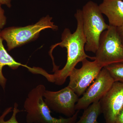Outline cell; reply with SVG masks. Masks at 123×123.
<instances>
[{"label": "cell", "mask_w": 123, "mask_h": 123, "mask_svg": "<svg viewBox=\"0 0 123 123\" xmlns=\"http://www.w3.org/2000/svg\"><path fill=\"white\" fill-rule=\"evenodd\" d=\"M81 62L80 68H75L70 73L68 86L78 97L84 94L103 68L95 60L91 62L86 59Z\"/></svg>", "instance_id": "52a82bcc"}, {"label": "cell", "mask_w": 123, "mask_h": 123, "mask_svg": "<svg viewBox=\"0 0 123 123\" xmlns=\"http://www.w3.org/2000/svg\"><path fill=\"white\" fill-rule=\"evenodd\" d=\"M98 6L101 13L107 17L109 25L116 27L123 25V1L103 0Z\"/></svg>", "instance_id": "30bf717a"}, {"label": "cell", "mask_w": 123, "mask_h": 123, "mask_svg": "<svg viewBox=\"0 0 123 123\" xmlns=\"http://www.w3.org/2000/svg\"><path fill=\"white\" fill-rule=\"evenodd\" d=\"M44 100L50 110L69 117L76 112L75 105L78 96L69 86L57 91H45Z\"/></svg>", "instance_id": "8992f818"}, {"label": "cell", "mask_w": 123, "mask_h": 123, "mask_svg": "<svg viewBox=\"0 0 123 123\" xmlns=\"http://www.w3.org/2000/svg\"><path fill=\"white\" fill-rule=\"evenodd\" d=\"M101 113L99 101L95 102L85 110L80 119L75 123H98L97 119Z\"/></svg>", "instance_id": "7c38bea8"}, {"label": "cell", "mask_w": 123, "mask_h": 123, "mask_svg": "<svg viewBox=\"0 0 123 123\" xmlns=\"http://www.w3.org/2000/svg\"><path fill=\"white\" fill-rule=\"evenodd\" d=\"M94 60L103 68L123 63V45L117 27L109 25L101 34Z\"/></svg>", "instance_id": "5b68a950"}, {"label": "cell", "mask_w": 123, "mask_h": 123, "mask_svg": "<svg viewBox=\"0 0 123 123\" xmlns=\"http://www.w3.org/2000/svg\"><path fill=\"white\" fill-rule=\"evenodd\" d=\"M46 90L43 85L37 86L29 92L24 102V107L27 113V123H75L79 111L68 118H56L51 115V111L44 102L43 94Z\"/></svg>", "instance_id": "7a4b0ae2"}, {"label": "cell", "mask_w": 123, "mask_h": 123, "mask_svg": "<svg viewBox=\"0 0 123 123\" xmlns=\"http://www.w3.org/2000/svg\"><path fill=\"white\" fill-rule=\"evenodd\" d=\"M83 30L86 43L85 51L95 53L101 34L109 27L106 23L99 6L92 1L87 2L81 10Z\"/></svg>", "instance_id": "3957f363"}, {"label": "cell", "mask_w": 123, "mask_h": 123, "mask_svg": "<svg viewBox=\"0 0 123 123\" xmlns=\"http://www.w3.org/2000/svg\"></svg>", "instance_id": "d6986e66"}, {"label": "cell", "mask_w": 123, "mask_h": 123, "mask_svg": "<svg viewBox=\"0 0 123 123\" xmlns=\"http://www.w3.org/2000/svg\"><path fill=\"white\" fill-rule=\"evenodd\" d=\"M18 104L15 103L12 108H7L5 110L2 114L0 116V123H20L17 118V114L18 112L23 111L18 109Z\"/></svg>", "instance_id": "4fadbf2b"}, {"label": "cell", "mask_w": 123, "mask_h": 123, "mask_svg": "<svg viewBox=\"0 0 123 123\" xmlns=\"http://www.w3.org/2000/svg\"><path fill=\"white\" fill-rule=\"evenodd\" d=\"M99 102L106 123H116L117 116L123 109V84L114 82Z\"/></svg>", "instance_id": "9c48e42d"}, {"label": "cell", "mask_w": 123, "mask_h": 123, "mask_svg": "<svg viewBox=\"0 0 123 123\" xmlns=\"http://www.w3.org/2000/svg\"><path fill=\"white\" fill-rule=\"evenodd\" d=\"M0 32V85L5 90L7 79L2 73V68L4 66H9L14 70L17 69L20 66H23L27 68L29 66L17 62L8 53L3 45V40L1 37Z\"/></svg>", "instance_id": "8fae6325"}, {"label": "cell", "mask_w": 123, "mask_h": 123, "mask_svg": "<svg viewBox=\"0 0 123 123\" xmlns=\"http://www.w3.org/2000/svg\"><path fill=\"white\" fill-rule=\"evenodd\" d=\"M106 69H102L97 78L90 86L75 105V110H85L91 104L99 101L114 83Z\"/></svg>", "instance_id": "ba28073f"}, {"label": "cell", "mask_w": 123, "mask_h": 123, "mask_svg": "<svg viewBox=\"0 0 123 123\" xmlns=\"http://www.w3.org/2000/svg\"><path fill=\"white\" fill-rule=\"evenodd\" d=\"M116 123H123V109L117 117Z\"/></svg>", "instance_id": "2e32d148"}, {"label": "cell", "mask_w": 123, "mask_h": 123, "mask_svg": "<svg viewBox=\"0 0 123 123\" xmlns=\"http://www.w3.org/2000/svg\"><path fill=\"white\" fill-rule=\"evenodd\" d=\"M77 21V27L75 32L71 33L69 29H65L62 34L61 42L52 47L50 55L52 60V52L57 46L65 48L67 50V60L65 66L61 70H56L53 74H44V76L50 82L55 83L57 85L61 86L66 81L70 73L77 64L87 58L94 60L95 57L86 54L85 47L86 43L83 27V20L81 10L78 9L75 14Z\"/></svg>", "instance_id": "6da1fadb"}, {"label": "cell", "mask_w": 123, "mask_h": 123, "mask_svg": "<svg viewBox=\"0 0 123 123\" xmlns=\"http://www.w3.org/2000/svg\"><path fill=\"white\" fill-rule=\"evenodd\" d=\"M52 18L48 15L42 18L37 23L23 27H11L1 31L2 39L7 43L8 50L20 47L35 39L42 31L47 29L57 30L58 26L52 21Z\"/></svg>", "instance_id": "277c9868"}, {"label": "cell", "mask_w": 123, "mask_h": 123, "mask_svg": "<svg viewBox=\"0 0 123 123\" xmlns=\"http://www.w3.org/2000/svg\"><path fill=\"white\" fill-rule=\"evenodd\" d=\"M6 17L5 15V11L0 5V29H2L6 23Z\"/></svg>", "instance_id": "9a60e30c"}, {"label": "cell", "mask_w": 123, "mask_h": 123, "mask_svg": "<svg viewBox=\"0 0 123 123\" xmlns=\"http://www.w3.org/2000/svg\"><path fill=\"white\" fill-rule=\"evenodd\" d=\"M104 68L106 69L115 82L123 84V63L112 64Z\"/></svg>", "instance_id": "5bb4252c"}, {"label": "cell", "mask_w": 123, "mask_h": 123, "mask_svg": "<svg viewBox=\"0 0 123 123\" xmlns=\"http://www.w3.org/2000/svg\"><path fill=\"white\" fill-rule=\"evenodd\" d=\"M12 0H0V5H5L9 8L11 6V2Z\"/></svg>", "instance_id": "e0dca14e"}, {"label": "cell", "mask_w": 123, "mask_h": 123, "mask_svg": "<svg viewBox=\"0 0 123 123\" xmlns=\"http://www.w3.org/2000/svg\"><path fill=\"white\" fill-rule=\"evenodd\" d=\"M117 30L123 45V25L117 27Z\"/></svg>", "instance_id": "ac0fdd59"}]
</instances>
